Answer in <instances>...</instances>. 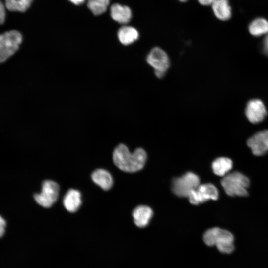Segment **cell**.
Returning <instances> with one entry per match:
<instances>
[{"mask_svg":"<svg viewBox=\"0 0 268 268\" xmlns=\"http://www.w3.org/2000/svg\"><path fill=\"white\" fill-rule=\"evenodd\" d=\"M5 17V6L3 3L0 0V25L2 24Z\"/></svg>","mask_w":268,"mask_h":268,"instance_id":"21","label":"cell"},{"mask_svg":"<svg viewBox=\"0 0 268 268\" xmlns=\"http://www.w3.org/2000/svg\"><path fill=\"white\" fill-rule=\"evenodd\" d=\"M59 193L58 184L53 181L47 180L42 183L41 193L34 194V198L38 204L48 208L57 201Z\"/></svg>","mask_w":268,"mask_h":268,"instance_id":"7","label":"cell"},{"mask_svg":"<svg viewBox=\"0 0 268 268\" xmlns=\"http://www.w3.org/2000/svg\"><path fill=\"white\" fill-rule=\"evenodd\" d=\"M93 182L104 190H109L113 185V178L110 173L106 170L98 169L91 174Z\"/></svg>","mask_w":268,"mask_h":268,"instance_id":"15","label":"cell"},{"mask_svg":"<svg viewBox=\"0 0 268 268\" xmlns=\"http://www.w3.org/2000/svg\"><path fill=\"white\" fill-rule=\"evenodd\" d=\"M263 50L268 57V33L266 35L263 41Z\"/></svg>","mask_w":268,"mask_h":268,"instance_id":"23","label":"cell"},{"mask_svg":"<svg viewBox=\"0 0 268 268\" xmlns=\"http://www.w3.org/2000/svg\"><path fill=\"white\" fill-rule=\"evenodd\" d=\"M247 145L253 154L262 156L268 152V130L258 132L247 141Z\"/></svg>","mask_w":268,"mask_h":268,"instance_id":"9","label":"cell"},{"mask_svg":"<svg viewBox=\"0 0 268 268\" xmlns=\"http://www.w3.org/2000/svg\"><path fill=\"white\" fill-rule=\"evenodd\" d=\"M203 239L207 246H215L222 253L229 254L234 249V236L226 230L218 227L210 228L205 231Z\"/></svg>","mask_w":268,"mask_h":268,"instance_id":"2","label":"cell"},{"mask_svg":"<svg viewBox=\"0 0 268 268\" xmlns=\"http://www.w3.org/2000/svg\"><path fill=\"white\" fill-rule=\"evenodd\" d=\"M248 30L250 33L256 37L268 33V21L264 18H257L249 24Z\"/></svg>","mask_w":268,"mask_h":268,"instance_id":"18","label":"cell"},{"mask_svg":"<svg viewBox=\"0 0 268 268\" xmlns=\"http://www.w3.org/2000/svg\"><path fill=\"white\" fill-rule=\"evenodd\" d=\"M199 185V177L192 172H187L173 180L172 188L173 193L178 197H188L191 192Z\"/></svg>","mask_w":268,"mask_h":268,"instance_id":"6","label":"cell"},{"mask_svg":"<svg viewBox=\"0 0 268 268\" xmlns=\"http://www.w3.org/2000/svg\"><path fill=\"white\" fill-rule=\"evenodd\" d=\"M245 114L249 121L258 123L264 119L267 111L263 103L259 99L250 100L247 104Z\"/></svg>","mask_w":268,"mask_h":268,"instance_id":"10","label":"cell"},{"mask_svg":"<svg viewBox=\"0 0 268 268\" xmlns=\"http://www.w3.org/2000/svg\"><path fill=\"white\" fill-rule=\"evenodd\" d=\"M218 191L212 184L199 185L192 191L188 196L189 201L194 205H198L208 200H216L218 198Z\"/></svg>","mask_w":268,"mask_h":268,"instance_id":"8","label":"cell"},{"mask_svg":"<svg viewBox=\"0 0 268 268\" xmlns=\"http://www.w3.org/2000/svg\"><path fill=\"white\" fill-rule=\"evenodd\" d=\"M118 37L122 44L128 45L133 43L138 39L139 33L135 28L124 25L119 29Z\"/></svg>","mask_w":268,"mask_h":268,"instance_id":"16","label":"cell"},{"mask_svg":"<svg viewBox=\"0 0 268 268\" xmlns=\"http://www.w3.org/2000/svg\"><path fill=\"white\" fill-rule=\"evenodd\" d=\"M110 0H88V8L95 15L104 13L109 4Z\"/></svg>","mask_w":268,"mask_h":268,"instance_id":"20","label":"cell"},{"mask_svg":"<svg viewBox=\"0 0 268 268\" xmlns=\"http://www.w3.org/2000/svg\"><path fill=\"white\" fill-rule=\"evenodd\" d=\"M221 184L226 193L230 196L245 197L248 194L249 179L239 172L228 173L223 177Z\"/></svg>","mask_w":268,"mask_h":268,"instance_id":"3","label":"cell"},{"mask_svg":"<svg viewBox=\"0 0 268 268\" xmlns=\"http://www.w3.org/2000/svg\"><path fill=\"white\" fill-rule=\"evenodd\" d=\"M22 41V35L17 31H9L0 35V64L17 51Z\"/></svg>","mask_w":268,"mask_h":268,"instance_id":"4","label":"cell"},{"mask_svg":"<svg viewBox=\"0 0 268 268\" xmlns=\"http://www.w3.org/2000/svg\"><path fill=\"white\" fill-rule=\"evenodd\" d=\"M180 0L181 2H185V1H187L188 0Z\"/></svg>","mask_w":268,"mask_h":268,"instance_id":"26","label":"cell"},{"mask_svg":"<svg viewBox=\"0 0 268 268\" xmlns=\"http://www.w3.org/2000/svg\"><path fill=\"white\" fill-rule=\"evenodd\" d=\"M233 166L232 160L226 157L216 159L212 164V168L215 174L224 177L231 170Z\"/></svg>","mask_w":268,"mask_h":268,"instance_id":"17","label":"cell"},{"mask_svg":"<svg viewBox=\"0 0 268 268\" xmlns=\"http://www.w3.org/2000/svg\"><path fill=\"white\" fill-rule=\"evenodd\" d=\"M146 158V153L142 148H136L131 153L125 144L121 143L116 146L113 153L115 165L120 170L129 173L141 170Z\"/></svg>","mask_w":268,"mask_h":268,"instance_id":"1","label":"cell"},{"mask_svg":"<svg viewBox=\"0 0 268 268\" xmlns=\"http://www.w3.org/2000/svg\"><path fill=\"white\" fill-rule=\"evenodd\" d=\"M146 59L147 63L153 68L157 78H161L164 76L170 66L169 58L165 51L160 47H154Z\"/></svg>","mask_w":268,"mask_h":268,"instance_id":"5","label":"cell"},{"mask_svg":"<svg viewBox=\"0 0 268 268\" xmlns=\"http://www.w3.org/2000/svg\"><path fill=\"white\" fill-rule=\"evenodd\" d=\"M75 5H80L84 3L85 0H68Z\"/></svg>","mask_w":268,"mask_h":268,"instance_id":"25","label":"cell"},{"mask_svg":"<svg viewBox=\"0 0 268 268\" xmlns=\"http://www.w3.org/2000/svg\"><path fill=\"white\" fill-rule=\"evenodd\" d=\"M6 225V221L1 215H0V238L5 233Z\"/></svg>","mask_w":268,"mask_h":268,"instance_id":"22","label":"cell"},{"mask_svg":"<svg viewBox=\"0 0 268 268\" xmlns=\"http://www.w3.org/2000/svg\"><path fill=\"white\" fill-rule=\"evenodd\" d=\"M33 0H5L6 8L12 11H25L30 6Z\"/></svg>","mask_w":268,"mask_h":268,"instance_id":"19","label":"cell"},{"mask_svg":"<svg viewBox=\"0 0 268 268\" xmlns=\"http://www.w3.org/2000/svg\"><path fill=\"white\" fill-rule=\"evenodd\" d=\"M63 204L68 211H76L81 204L80 193L76 190L69 189L64 197Z\"/></svg>","mask_w":268,"mask_h":268,"instance_id":"13","label":"cell"},{"mask_svg":"<svg viewBox=\"0 0 268 268\" xmlns=\"http://www.w3.org/2000/svg\"><path fill=\"white\" fill-rule=\"evenodd\" d=\"M110 14L112 19L121 24L128 23L132 17L130 8L119 3H115L111 6Z\"/></svg>","mask_w":268,"mask_h":268,"instance_id":"11","label":"cell"},{"mask_svg":"<svg viewBox=\"0 0 268 268\" xmlns=\"http://www.w3.org/2000/svg\"><path fill=\"white\" fill-rule=\"evenodd\" d=\"M211 6L214 14L219 20L226 21L231 18L232 10L228 0H214Z\"/></svg>","mask_w":268,"mask_h":268,"instance_id":"14","label":"cell"},{"mask_svg":"<svg viewBox=\"0 0 268 268\" xmlns=\"http://www.w3.org/2000/svg\"><path fill=\"white\" fill-rule=\"evenodd\" d=\"M201 5L204 6L211 5L214 0H198Z\"/></svg>","mask_w":268,"mask_h":268,"instance_id":"24","label":"cell"},{"mask_svg":"<svg viewBox=\"0 0 268 268\" xmlns=\"http://www.w3.org/2000/svg\"><path fill=\"white\" fill-rule=\"evenodd\" d=\"M153 215L152 209L145 205L137 206L133 212V216L135 225L140 228L146 227Z\"/></svg>","mask_w":268,"mask_h":268,"instance_id":"12","label":"cell"}]
</instances>
